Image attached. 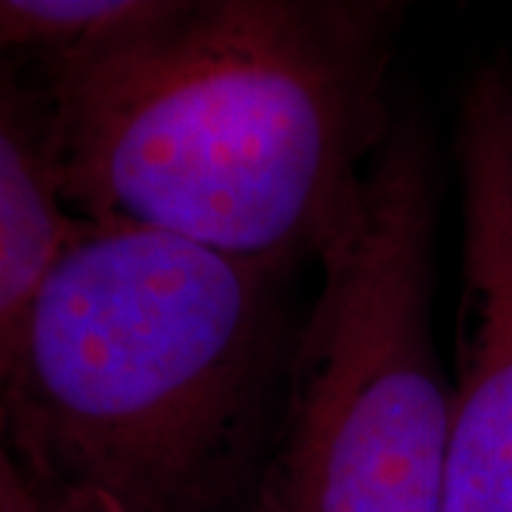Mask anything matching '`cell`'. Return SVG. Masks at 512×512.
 I'll return each mask as SVG.
<instances>
[{
  "label": "cell",
  "mask_w": 512,
  "mask_h": 512,
  "mask_svg": "<svg viewBox=\"0 0 512 512\" xmlns=\"http://www.w3.org/2000/svg\"><path fill=\"white\" fill-rule=\"evenodd\" d=\"M387 0H163L32 63L77 220L285 268L350 220L396 117Z\"/></svg>",
  "instance_id": "1"
},
{
  "label": "cell",
  "mask_w": 512,
  "mask_h": 512,
  "mask_svg": "<svg viewBox=\"0 0 512 512\" xmlns=\"http://www.w3.org/2000/svg\"><path fill=\"white\" fill-rule=\"evenodd\" d=\"M52 120L29 63L0 57V333L74 231Z\"/></svg>",
  "instance_id": "5"
},
{
  "label": "cell",
  "mask_w": 512,
  "mask_h": 512,
  "mask_svg": "<svg viewBox=\"0 0 512 512\" xmlns=\"http://www.w3.org/2000/svg\"><path fill=\"white\" fill-rule=\"evenodd\" d=\"M0 512H55L49 495L29 478L3 439H0Z\"/></svg>",
  "instance_id": "7"
},
{
  "label": "cell",
  "mask_w": 512,
  "mask_h": 512,
  "mask_svg": "<svg viewBox=\"0 0 512 512\" xmlns=\"http://www.w3.org/2000/svg\"><path fill=\"white\" fill-rule=\"evenodd\" d=\"M436 188L399 117L288 348L248 512H441L450 379L433 333Z\"/></svg>",
  "instance_id": "3"
},
{
  "label": "cell",
  "mask_w": 512,
  "mask_h": 512,
  "mask_svg": "<svg viewBox=\"0 0 512 512\" xmlns=\"http://www.w3.org/2000/svg\"><path fill=\"white\" fill-rule=\"evenodd\" d=\"M163 0H0V57L43 63L140 26Z\"/></svg>",
  "instance_id": "6"
},
{
  "label": "cell",
  "mask_w": 512,
  "mask_h": 512,
  "mask_svg": "<svg viewBox=\"0 0 512 512\" xmlns=\"http://www.w3.org/2000/svg\"><path fill=\"white\" fill-rule=\"evenodd\" d=\"M461 288L441 512H512V69L461 100Z\"/></svg>",
  "instance_id": "4"
},
{
  "label": "cell",
  "mask_w": 512,
  "mask_h": 512,
  "mask_svg": "<svg viewBox=\"0 0 512 512\" xmlns=\"http://www.w3.org/2000/svg\"><path fill=\"white\" fill-rule=\"evenodd\" d=\"M49 501H52L55 512H114L89 498H49Z\"/></svg>",
  "instance_id": "8"
},
{
  "label": "cell",
  "mask_w": 512,
  "mask_h": 512,
  "mask_svg": "<svg viewBox=\"0 0 512 512\" xmlns=\"http://www.w3.org/2000/svg\"><path fill=\"white\" fill-rule=\"evenodd\" d=\"M282 268L77 220L0 333V439L49 498L211 512L265 453Z\"/></svg>",
  "instance_id": "2"
}]
</instances>
